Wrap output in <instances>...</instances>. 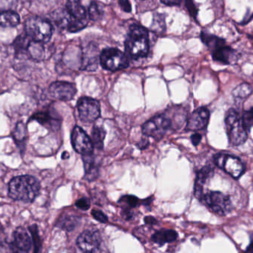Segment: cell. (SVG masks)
<instances>
[{
	"instance_id": "obj_1",
	"label": "cell",
	"mask_w": 253,
	"mask_h": 253,
	"mask_svg": "<svg viewBox=\"0 0 253 253\" xmlns=\"http://www.w3.org/2000/svg\"><path fill=\"white\" fill-rule=\"evenodd\" d=\"M40 191V182L31 175H19L9 183L8 195L13 200L26 203L34 202Z\"/></svg>"
},
{
	"instance_id": "obj_2",
	"label": "cell",
	"mask_w": 253,
	"mask_h": 253,
	"mask_svg": "<svg viewBox=\"0 0 253 253\" xmlns=\"http://www.w3.org/2000/svg\"><path fill=\"white\" fill-rule=\"evenodd\" d=\"M149 48L150 44L147 30L141 25H132L126 39V53L132 59H140L148 54Z\"/></svg>"
},
{
	"instance_id": "obj_3",
	"label": "cell",
	"mask_w": 253,
	"mask_h": 253,
	"mask_svg": "<svg viewBox=\"0 0 253 253\" xmlns=\"http://www.w3.org/2000/svg\"><path fill=\"white\" fill-rule=\"evenodd\" d=\"M25 28L26 35L37 42H47L53 34V26L50 22L37 16L27 19Z\"/></svg>"
},
{
	"instance_id": "obj_4",
	"label": "cell",
	"mask_w": 253,
	"mask_h": 253,
	"mask_svg": "<svg viewBox=\"0 0 253 253\" xmlns=\"http://www.w3.org/2000/svg\"><path fill=\"white\" fill-rule=\"evenodd\" d=\"M229 141L233 146L243 144L248 139V131L242 123V118L234 110H230L225 120Z\"/></svg>"
},
{
	"instance_id": "obj_5",
	"label": "cell",
	"mask_w": 253,
	"mask_h": 253,
	"mask_svg": "<svg viewBox=\"0 0 253 253\" xmlns=\"http://www.w3.org/2000/svg\"><path fill=\"white\" fill-rule=\"evenodd\" d=\"M201 202H203L212 212L221 216L227 215L233 208L230 197L219 191L205 193Z\"/></svg>"
},
{
	"instance_id": "obj_6",
	"label": "cell",
	"mask_w": 253,
	"mask_h": 253,
	"mask_svg": "<svg viewBox=\"0 0 253 253\" xmlns=\"http://www.w3.org/2000/svg\"><path fill=\"white\" fill-rule=\"evenodd\" d=\"M100 63L105 69L117 71L127 68V57L121 50L117 48H107L100 55Z\"/></svg>"
},
{
	"instance_id": "obj_7",
	"label": "cell",
	"mask_w": 253,
	"mask_h": 253,
	"mask_svg": "<svg viewBox=\"0 0 253 253\" xmlns=\"http://www.w3.org/2000/svg\"><path fill=\"white\" fill-rule=\"evenodd\" d=\"M171 125L170 120L166 116H156L144 123L142 132L147 136L152 137L154 139H161L170 127Z\"/></svg>"
},
{
	"instance_id": "obj_8",
	"label": "cell",
	"mask_w": 253,
	"mask_h": 253,
	"mask_svg": "<svg viewBox=\"0 0 253 253\" xmlns=\"http://www.w3.org/2000/svg\"><path fill=\"white\" fill-rule=\"evenodd\" d=\"M77 245L83 253H102V238L96 230L83 231L77 239Z\"/></svg>"
},
{
	"instance_id": "obj_9",
	"label": "cell",
	"mask_w": 253,
	"mask_h": 253,
	"mask_svg": "<svg viewBox=\"0 0 253 253\" xmlns=\"http://www.w3.org/2000/svg\"><path fill=\"white\" fill-rule=\"evenodd\" d=\"M214 162L218 168L224 169L236 179L239 178L245 170L242 161L236 156L218 153L214 157Z\"/></svg>"
},
{
	"instance_id": "obj_10",
	"label": "cell",
	"mask_w": 253,
	"mask_h": 253,
	"mask_svg": "<svg viewBox=\"0 0 253 253\" xmlns=\"http://www.w3.org/2000/svg\"><path fill=\"white\" fill-rule=\"evenodd\" d=\"M79 116L84 123L96 121L101 114L100 105L98 101L89 97H82L77 103Z\"/></svg>"
},
{
	"instance_id": "obj_11",
	"label": "cell",
	"mask_w": 253,
	"mask_h": 253,
	"mask_svg": "<svg viewBox=\"0 0 253 253\" xmlns=\"http://www.w3.org/2000/svg\"><path fill=\"white\" fill-rule=\"evenodd\" d=\"M71 142L77 153L87 156L93 153V144L83 128L76 126L71 134Z\"/></svg>"
},
{
	"instance_id": "obj_12",
	"label": "cell",
	"mask_w": 253,
	"mask_h": 253,
	"mask_svg": "<svg viewBox=\"0 0 253 253\" xmlns=\"http://www.w3.org/2000/svg\"><path fill=\"white\" fill-rule=\"evenodd\" d=\"M49 93L52 97L61 101L71 100L77 93L75 84L67 82H55L49 87Z\"/></svg>"
},
{
	"instance_id": "obj_13",
	"label": "cell",
	"mask_w": 253,
	"mask_h": 253,
	"mask_svg": "<svg viewBox=\"0 0 253 253\" xmlns=\"http://www.w3.org/2000/svg\"><path fill=\"white\" fill-rule=\"evenodd\" d=\"M210 120V111L207 108H201L195 111L187 120L186 129L198 131L208 126Z\"/></svg>"
},
{
	"instance_id": "obj_14",
	"label": "cell",
	"mask_w": 253,
	"mask_h": 253,
	"mask_svg": "<svg viewBox=\"0 0 253 253\" xmlns=\"http://www.w3.org/2000/svg\"><path fill=\"white\" fill-rule=\"evenodd\" d=\"M212 56L214 61L224 65H233L238 60L237 52L225 44L212 50Z\"/></svg>"
},
{
	"instance_id": "obj_15",
	"label": "cell",
	"mask_w": 253,
	"mask_h": 253,
	"mask_svg": "<svg viewBox=\"0 0 253 253\" xmlns=\"http://www.w3.org/2000/svg\"><path fill=\"white\" fill-rule=\"evenodd\" d=\"M13 245L19 251L28 253L32 246V239L24 227H18L13 233Z\"/></svg>"
},
{
	"instance_id": "obj_16",
	"label": "cell",
	"mask_w": 253,
	"mask_h": 253,
	"mask_svg": "<svg viewBox=\"0 0 253 253\" xmlns=\"http://www.w3.org/2000/svg\"><path fill=\"white\" fill-rule=\"evenodd\" d=\"M214 168L211 166L204 167L197 174L196 184L194 187L195 196L199 200L202 201L204 194V185L209 178L213 175Z\"/></svg>"
},
{
	"instance_id": "obj_17",
	"label": "cell",
	"mask_w": 253,
	"mask_h": 253,
	"mask_svg": "<svg viewBox=\"0 0 253 253\" xmlns=\"http://www.w3.org/2000/svg\"><path fill=\"white\" fill-rule=\"evenodd\" d=\"M178 239V233L173 230H163L156 231L153 234L151 240L159 246H163L167 243H172Z\"/></svg>"
},
{
	"instance_id": "obj_18",
	"label": "cell",
	"mask_w": 253,
	"mask_h": 253,
	"mask_svg": "<svg viewBox=\"0 0 253 253\" xmlns=\"http://www.w3.org/2000/svg\"><path fill=\"white\" fill-rule=\"evenodd\" d=\"M68 13L73 19L77 20L87 21V13L83 7L81 0H68L67 3Z\"/></svg>"
},
{
	"instance_id": "obj_19",
	"label": "cell",
	"mask_w": 253,
	"mask_h": 253,
	"mask_svg": "<svg viewBox=\"0 0 253 253\" xmlns=\"http://www.w3.org/2000/svg\"><path fill=\"white\" fill-rule=\"evenodd\" d=\"M31 120H36L42 126L50 129H56L59 126V120L55 119L47 111H40V112L36 113L31 117Z\"/></svg>"
},
{
	"instance_id": "obj_20",
	"label": "cell",
	"mask_w": 253,
	"mask_h": 253,
	"mask_svg": "<svg viewBox=\"0 0 253 253\" xmlns=\"http://www.w3.org/2000/svg\"><path fill=\"white\" fill-rule=\"evenodd\" d=\"M83 161H84V172H85L84 177L88 181H93L97 178L99 174V166H98L97 162L91 154L83 156Z\"/></svg>"
},
{
	"instance_id": "obj_21",
	"label": "cell",
	"mask_w": 253,
	"mask_h": 253,
	"mask_svg": "<svg viewBox=\"0 0 253 253\" xmlns=\"http://www.w3.org/2000/svg\"><path fill=\"white\" fill-rule=\"evenodd\" d=\"M98 50L96 47L89 46L83 56V68L88 71L94 70L97 66Z\"/></svg>"
},
{
	"instance_id": "obj_22",
	"label": "cell",
	"mask_w": 253,
	"mask_h": 253,
	"mask_svg": "<svg viewBox=\"0 0 253 253\" xmlns=\"http://www.w3.org/2000/svg\"><path fill=\"white\" fill-rule=\"evenodd\" d=\"M80 224V217L73 215H63L58 219L56 227L71 232L75 230Z\"/></svg>"
},
{
	"instance_id": "obj_23",
	"label": "cell",
	"mask_w": 253,
	"mask_h": 253,
	"mask_svg": "<svg viewBox=\"0 0 253 253\" xmlns=\"http://www.w3.org/2000/svg\"><path fill=\"white\" fill-rule=\"evenodd\" d=\"M20 22L19 15L14 11H4L0 13V26L16 27Z\"/></svg>"
},
{
	"instance_id": "obj_24",
	"label": "cell",
	"mask_w": 253,
	"mask_h": 253,
	"mask_svg": "<svg viewBox=\"0 0 253 253\" xmlns=\"http://www.w3.org/2000/svg\"><path fill=\"white\" fill-rule=\"evenodd\" d=\"M26 52L32 59H35V60H42L44 56V48L43 43L37 42L31 40L28 43Z\"/></svg>"
},
{
	"instance_id": "obj_25",
	"label": "cell",
	"mask_w": 253,
	"mask_h": 253,
	"mask_svg": "<svg viewBox=\"0 0 253 253\" xmlns=\"http://www.w3.org/2000/svg\"><path fill=\"white\" fill-rule=\"evenodd\" d=\"M106 131L102 126H95L92 129L91 141L93 147L99 150H102L104 147V141H105Z\"/></svg>"
},
{
	"instance_id": "obj_26",
	"label": "cell",
	"mask_w": 253,
	"mask_h": 253,
	"mask_svg": "<svg viewBox=\"0 0 253 253\" xmlns=\"http://www.w3.org/2000/svg\"><path fill=\"white\" fill-rule=\"evenodd\" d=\"M201 38H202V42L212 50L225 44V40L216 37V36L207 34V33H202Z\"/></svg>"
},
{
	"instance_id": "obj_27",
	"label": "cell",
	"mask_w": 253,
	"mask_h": 253,
	"mask_svg": "<svg viewBox=\"0 0 253 253\" xmlns=\"http://www.w3.org/2000/svg\"><path fill=\"white\" fill-rule=\"evenodd\" d=\"M104 7L98 1H92L88 8V15L92 20L96 21L103 16Z\"/></svg>"
},
{
	"instance_id": "obj_28",
	"label": "cell",
	"mask_w": 253,
	"mask_h": 253,
	"mask_svg": "<svg viewBox=\"0 0 253 253\" xmlns=\"http://www.w3.org/2000/svg\"><path fill=\"white\" fill-rule=\"evenodd\" d=\"M253 93V88L248 83H243L239 84L233 90V95L234 97L239 99H246L251 96Z\"/></svg>"
},
{
	"instance_id": "obj_29",
	"label": "cell",
	"mask_w": 253,
	"mask_h": 253,
	"mask_svg": "<svg viewBox=\"0 0 253 253\" xmlns=\"http://www.w3.org/2000/svg\"><path fill=\"white\" fill-rule=\"evenodd\" d=\"M119 203L122 204L125 207L123 209H129L136 208L140 205V200L134 196H124L120 199Z\"/></svg>"
},
{
	"instance_id": "obj_30",
	"label": "cell",
	"mask_w": 253,
	"mask_h": 253,
	"mask_svg": "<svg viewBox=\"0 0 253 253\" xmlns=\"http://www.w3.org/2000/svg\"><path fill=\"white\" fill-rule=\"evenodd\" d=\"M30 232L32 235V241L34 242V253H40L42 248L41 239L38 233V228L36 224L31 226L29 227Z\"/></svg>"
},
{
	"instance_id": "obj_31",
	"label": "cell",
	"mask_w": 253,
	"mask_h": 253,
	"mask_svg": "<svg viewBox=\"0 0 253 253\" xmlns=\"http://www.w3.org/2000/svg\"><path fill=\"white\" fill-rule=\"evenodd\" d=\"M242 120L246 130L248 132L251 131V128L253 127V107L249 111H246L244 113Z\"/></svg>"
},
{
	"instance_id": "obj_32",
	"label": "cell",
	"mask_w": 253,
	"mask_h": 253,
	"mask_svg": "<svg viewBox=\"0 0 253 253\" xmlns=\"http://www.w3.org/2000/svg\"><path fill=\"white\" fill-rule=\"evenodd\" d=\"M13 138L18 144H23L24 140L26 138L25 126L22 123H19L16 126V130L13 132Z\"/></svg>"
},
{
	"instance_id": "obj_33",
	"label": "cell",
	"mask_w": 253,
	"mask_h": 253,
	"mask_svg": "<svg viewBox=\"0 0 253 253\" xmlns=\"http://www.w3.org/2000/svg\"><path fill=\"white\" fill-rule=\"evenodd\" d=\"M17 4L18 0H0V11H13Z\"/></svg>"
},
{
	"instance_id": "obj_34",
	"label": "cell",
	"mask_w": 253,
	"mask_h": 253,
	"mask_svg": "<svg viewBox=\"0 0 253 253\" xmlns=\"http://www.w3.org/2000/svg\"><path fill=\"white\" fill-rule=\"evenodd\" d=\"M0 253H19L13 244L7 242L0 243Z\"/></svg>"
},
{
	"instance_id": "obj_35",
	"label": "cell",
	"mask_w": 253,
	"mask_h": 253,
	"mask_svg": "<svg viewBox=\"0 0 253 253\" xmlns=\"http://www.w3.org/2000/svg\"><path fill=\"white\" fill-rule=\"evenodd\" d=\"M91 215L93 218L99 222L102 223V224H106L108 222V216L99 210H93Z\"/></svg>"
},
{
	"instance_id": "obj_36",
	"label": "cell",
	"mask_w": 253,
	"mask_h": 253,
	"mask_svg": "<svg viewBox=\"0 0 253 253\" xmlns=\"http://www.w3.org/2000/svg\"><path fill=\"white\" fill-rule=\"evenodd\" d=\"M76 206L82 211H87L90 208V202L87 198L79 199L76 202Z\"/></svg>"
},
{
	"instance_id": "obj_37",
	"label": "cell",
	"mask_w": 253,
	"mask_h": 253,
	"mask_svg": "<svg viewBox=\"0 0 253 253\" xmlns=\"http://www.w3.org/2000/svg\"><path fill=\"white\" fill-rule=\"evenodd\" d=\"M186 6H187L190 14L193 17H196L197 16L198 10L197 7L195 5L194 1L193 0H186Z\"/></svg>"
},
{
	"instance_id": "obj_38",
	"label": "cell",
	"mask_w": 253,
	"mask_h": 253,
	"mask_svg": "<svg viewBox=\"0 0 253 253\" xmlns=\"http://www.w3.org/2000/svg\"><path fill=\"white\" fill-rule=\"evenodd\" d=\"M120 7L126 13H129L132 10V7H131L130 3L129 0H119Z\"/></svg>"
},
{
	"instance_id": "obj_39",
	"label": "cell",
	"mask_w": 253,
	"mask_h": 253,
	"mask_svg": "<svg viewBox=\"0 0 253 253\" xmlns=\"http://www.w3.org/2000/svg\"><path fill=\"white\" fill-rule=\"evenodd\" d=\"M191 141L193 145H199V143H200L201 141H202V135H201L199 133L193 134V135L191 136Z\"/></svg>"
},
{
	"instance_id": "obj_40",
	"label": "cell",
	"mask_w": 253,
	"mask_h": 253,
	"mask_svg": "<svg viewBox=\"0 0 253 253\" xmlns=\"http://www.w3.org/2000/svg\"><path fill=\"white\" fill-rule=\"evenodd\" d=\"M144 222L149 225H155L157 224V220L153 216H147L144 218Z\"/></svg>"
},
{
	"instance_id": "obj_41",
	"label": "cell",
	"mask_w": 253,
	"mask_h": 253,
	"mask_svg": "<svg viewBox=\"0 0 253 253\" xmlns=\"http://www.w3.org/2000/svg\"><path fill=\"white\" fill-rule=\"evenodd\" d=\"M161 1L168 5H178L182 0H161Z\"/></svg>"
},
{
	"instance_id": "obj_42",
	"label": "cell",
	"mask_w": 253,
	"mask_h": 253,
	"mask_svg": "<svg viewBox=\"0 0 253 253\" xmlns=\"http://www.w3.org/2000/svg\"><path fill=\"white\" fill-rule=\"evenodd\" d=\"M245 253H253V240L252 241V242H251V245H250V246L248 247L247 251H245Z\"/></svg>"
}]
</instances>
